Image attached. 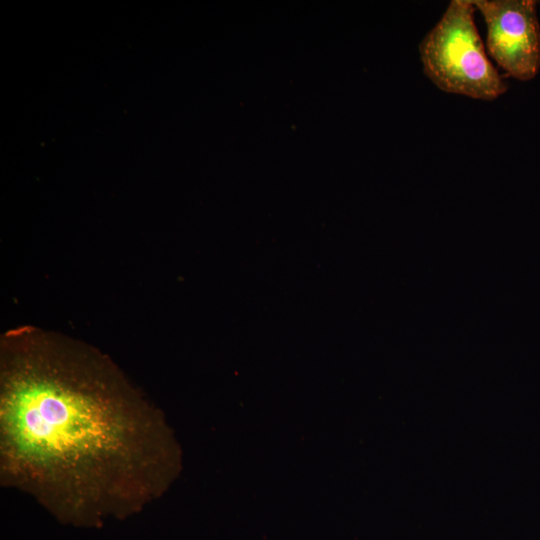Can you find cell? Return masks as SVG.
<instances>
[{"label": "cell", "mask_w": 540, "mask_h": 540, "mask_svg": "<svg viewBox=\"0 0 540 540\" xmlns=\"http://www.w3.org/2000/svg\"><path fill=\"white\" fill-rule=\"evenodd\" d=\"M179 452L162 412L92 345L30 325L0 339V481L58 515L128 514Z\"/></svg>", "instance_id": "obj_1"}, {"label": "cell", "mask_w": 540, "mask_h": 540, "mask_svg": "<svg viewBox=\"0 0 540 540\" xmlns=\"http://www.w3.org/2000/svg\"><path fill=\"white\" fill-rule=\"evenodd\" d=\"M471 0H452L419 44L424 74L440 90L478 100L503 95L507 83L489 60Z\"/></svg>", "instance_id": "obj_2"}, {"label": "cell", "mask_w": 540, "mask_h": 540, "mask_svg": "<svg viewBox=\"0 0 540 540\" xmlns=\"http://www.w3.org/2000/svg\"><path fill=\"white\" fill-rule=\"evenodd\" d=\"M486 25V48L505 73L529 81L540 70V24L534 0H471Z\"/></svg>", "instance_id": "obj_3"}]
</instances>
